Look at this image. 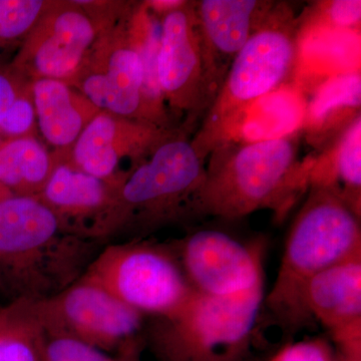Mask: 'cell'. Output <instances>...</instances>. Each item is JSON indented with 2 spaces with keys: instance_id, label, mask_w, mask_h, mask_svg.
Segmentation results:
<instances>
[{
  "instance_id": "1",
  "label": "cell",
  "mask_w": 361,
  "mask_h": 361,
  "mask_svg": "<svg viewBox=\"0 0 361 361\" xmlns=\"http://www.w3.org/2000/svg\"><path fill=\"white\" fill-rule=\"evenodd\" d=\"M190 218L236 220L260 210L283 219L310 187L315 157L299 158L296 134L270 141L224 142L209 154Z\"/></svg>"
},
{
  "instance_id": "2",
  "label": "cell",
  "mask_w": 361,
  "mask_h": 361,
  "mask_svg": "<svg viewBox=\"0 0 361 361\" xmlns=\"http://www.w3.org/2000/svg\"><path fill=\"white\" fill-rule=\"evenodd\" d=\"M101 249L68 231L37 197L0 198V292L9 302H37L65 290Z\"/></svg>"
},
{
  "instance_id": "3",
  "label": "cell",
  "mask_w": 361,
  "mask_h": 361,
  "mask_svg": "<svg viewBox=\"0 0 361 361\" xmlns=\"http://www.w3.org/2000/svg\"><path fill=\"white\" fill-rule=\"evenodd\" d=\"M307 193L287 235L276 279L264 299L275 322L289 332L312 322L303 303L304 288L311 278L361 256L360 216L325 188L310 186Z\"/></svg>"
},
{
  "instance_id": "4",
  "label": "cell",
  "mask_w": 361,
  "mask_h": 361,
  "mask_svg": "<svg viewBox=\"0 0 361 361\" xmlns=\"http://www.w3.org/2000/svg\"><path fill=\"white\" fill-rule=\"evenodd\" d=\"M146 157L114 186L94 236L99 243L115 235L148 233L188 219V207L206 167L192 140L186 132L175 130Z\"/></svg>"
},
{
  "instance_id": "5",
  "label": "cell",
  "mask_w": 361,
  "mask_h": 361,
  "mask_svg": "<svg viewBox=\"0 0 361 361\" xmlns=\"http://www.w3.org/2000/svg\"><path fill=\"white\" fill-rule=\"evenodd\" d=\"M299 32L300 18L288 4L275 2L233 61L203 126L192 140L202 159L219 146L242 111L266 94L295 82Z\"/></svg>"
},
{
  "instance_id": "6",
  "label": "cell",
  "mask_w": 361,
  "mask_h": 361,
  "mask_svg": "<svg viewBox=\"0 0 361 361\" xmlns=\"http://www.w3.org/2000/svg\"><path fill=\"white\" fill-rule=\"evenodd\" d=\"M264 289L217 297L194 292L179 310L152 318L144 336L157 361H250Z\"/></svg>"
},
{
  "instance_id": "7",
  "label": "cell",
  "mask_w": 361,
  "mask_h": 361,
  "mask_svg": "<svg viewBox=\"0 0 361 361\" xmlns=\"http://www.w3.org/2000/svg\"><path fill=\"white\" fill-rule=\"evenodd\" d=\"M82 278L145 317L174 314L195 292L168 243L134 240L104 247Z\"/></svg>"
},
{
  "instance_id": "8",
  "label": "cell",
  "mask_w": 361,
  "mask_h": 361,
  "mask_svg": "<svg viewBox=\"0 0 361 361\" xmlns=\"http://www.w3.org/2000/svg\"><path fill=\"white\" fill-rule=\"evenodd\" d=\"M114 26L103 11L85 1H51L21 42L11 66L26 80L71 84L99 39Z\"/></svg>"
},
{
  "instance_id": "9",
  "label": "cell",
  "mask_w": 361,
  "mask_h": 361,
  "mask_svg": "<svg viewBox=\"0 0 361 361\" xmlns=\"http://www.w3.org/2000/svg\"><path fill=\"white\" fill-rule=\"evenodd\" d=\"M25 303L45 334L73 337L104 353L141 336L146 318L82 277L51 298Z\"/></svg>"
},
{
  "instance_id": "10",
  "label": "cell",
  "mask_w": 361,
  "mask_h": 361,
  "mask_svg": "<svg viewBox=\"0 0 361 361\" xmlns=\"http://www.w3.org/2000/svg\"><path fill=\"white\" fill-rule=\"evenodd\" d=\"M192 289L229 297L264 289V244L241 242L215 229L196 230L168 243Z\"/></svg>"
},
{
  "instance_id": "11",
  "label": "cell",
  "mask_w": 361,
  "mask_h": 361,
  "mask_svg": "<svg viewBox=\"0 0 361 361\" xmlns=\"http://www.w3.org/2000/svg\"><path fill=\"white\" fill-rule=\"evenodd\" d=\"M70 85L99 110L149 123L142 61L130 35L129 21L104 33Z\"/></svg>"
},
{
  "instance_id": "12",
  "label": "cell",
  "mask_w": 361,
  "mask_h": 361,
  "mask_svg": "<svg viewBox=\"0 0 361 361\" xmlns=\"http://www.w3.org/2000/svg\"><path fill=\"white\" fill-rule=\"evenodd\" d=\"M159 84L164 102L176 114L195 120L210 109L194 1L161 16Z\"/></svg>"
},
{
  "instance_id": "13",
  "label": "cell",
  "mask_w": 361,
  "mask_h": 361,
  "mask_svg": "<svg viewBox=\"0 0 361 361\" xmlns=\"http://www.w3.org/2000/svg\"><path fill=\"white\" fill-rule=\"evenodd\" d=\"M274 4L260 0L194 1L210 106L233 61Z\"/></svg>"
},
{
  "instance_id": "14",
  "label": "cell",
  "mask_w": 361,
  "mask_h": 361,
  "mask_svg": "<svg viewBox=\"0 0 361 361\" xmlns=\"http://www.w3.org/2000/svg\"><path fill=\"white\" fill-rule=\"evenodd\" d=\"M175 130L99 111L70 149L73 167L115 186L121 161H140Z\"/></svg>"
},
{
  "instance_id": "15",
  "label": "cell",
  "mask_w": 361,
  "mask_h": 361,
  "mask_svg": "<svg viewBox=\"0 0 361 361\" xmlns=\"http://www.w3.org/2000/svg\"><path fill=\"white\" fill-rule=\"evenodd\" d=\"M303 303L311 322L322 323L343 355H360L361 256L318 273L306 284Z\"/></svg>"
},
{
  "instance_id": "16",
  "label": "cell",
  "mask_w": 361,
  "mask_h": 361,
  "mask_svg": "<svg viewBox=\"0 0 361 361\" xmlns=\"http://www.w3.org/2000/svg\"><path fill=\"white\" fill-rule=\"evenodd\" d=\"M56 160L37 198L54 211L68 231L96 241L94 235L110 206L114 186L85 174L65 159Z\"/></svg>"
},
{
  "instance_id": "17",
  "label": "cell",
  "mask_w": 361,
  "mask_h": 361,
  "mask_svg": "<svg viewBox=\"0 0 361 361\" xmlns=\"http://www.w3.org/2000/svg\"><path fill=\"white\" fill-rule=\"evenodd\" d=\"M30 92L40 135L63 153L70 151L87 123L101 111L63 80H32Z\"/></svg>"
},
{
  "instance_id": "18",
  "label": "cell",
  "mask_w": 361,
  "mask_h": 361,
  "mask_svg": "<svg viewBox=\"0 0 361 361\" xmlns=\"http://www.w3.org/2000/svg\"><path fill=\"white\" fill-rule=\"evenodd\" d=\"M306 103L295 82L283 85L242 111L221 144L270 141L296 134L302 128Z\"/></svg>"
},
{
  "instance_id": "19",
  "label": "cell",
  "mask_w": 361,
  "mask_h": 361,
  "mask_svg": "<svg viewBox=\"0 0 361 361\" xmlns=\"http://www.w3.org/2000/svg\"><path fill=\"white\" fill-rule=\"evenodd\" d=\"M360 71L339 73L320 82L306 103L303 130L317 146L360 116Z\"/></svg>"
},
{
  "instance_id": "20",
  "label": "cell",
  "mask_w": 361,
  "mask_h": 361,
  "mask_svg": "<svg viewBox=\"0 0 361 361\" xmlns=\"http://www.w3.org/2000/svg\"><path fill=\"white\" fill-rule=\"evenodd\" d=\"M360 30L300 27L295 84L310 75L320 82L331 75L360 71Z\"/></svg>"
},
{
  "instance_id": "21",
  "label": "cell",
  "mask_w": 361,
  "mask_h": 361,
  "mask_svg": "<svg viewBox=\"0 0 361 361\" xmlns=\"http://www.w3.org/2000/svg\"><path fill=\"white\" fill-rule=\"evenodd\" d=\"M310 186L334 192L357 215L361 209V118L358 116L322 156L315 157Z\"/></svg>"
},
{
  "instance_id": "22",
  "label": "cell",
  "mask_w": 361,
  "mask_h": 361,
  "mask_svg": "<svg viewBox=\"0 0 361 361\" xmlns=\"http://www.w3.org/2000/svg\"><path fill=\"white\" fill-rule=\"evenodd\" d=\"M56 163L35 135L4 140L0 142V188L7 196L37 197Z\"/></svg>"
},
{
  "instance_id": "23",
  "label": "cell",
  "mask_w": 361,
  "mask_h": 361,
  "mask_svg": "<svg viewBox=\"0 0 361 361\" xmlns=\"http://www.w3.org/2000/svg\"><path fill=\"white\" fill-rule=\"evenodd\" d=\"M44 332L25 302L0 307V361H44Z\"/></svg>"
},
{
  "instance_id": "24",
  "label": "cell",
  "mask_w": 361,
  "mask_h": 361,
  "mask_svg": "<svg viewBox=\"0 0 361 361\" xmlns=\"http://www.w3.org/2000/svg\"><path fill=\"white\" fill-rule=\"evenodd\" d=\"M51 1L0 0V54L23 42Z\"/></svg>"
},
{
  "instance_id": "25",
  "label": "cell",
  "mask_w": 361,
  "mask_h": 361,
  "mask_svg": "<svg viewBox=\"0 0 361 361\" xmlns=\"http://www.w3.org/2000/svg\"><path fill=\"white\" fill-rule=\"evenodd\" d=\"M300 18L301 28L360 30V0L317 2Z\"/></svg>"
},
{
  "instance_id": "26",
  "label": "cell",
  "mask_w": 361,
  "mask_h": 361,
  "mask_svg": "<svg viewBox=\"0 0 361 361\" xmlns=\"http://www.w3.org/2000/svg\"><path fill=\"white\" fill-rule=\"evenodd\" d=\"M110 358L104 351L73 337L44 332V361H108Z\"/></svg>"
},
{
  "instance_id": "27",
  "label": "cell",
  "mask_w": 361,
  "mask_h": 361,
  "mask_svg": "<svg viewBox=\"0 0 361 361\" xmlns=\"http://www.w3.org/2000/svg\"><path fill=\"white\" fill-rule=\"evenodd\" d=\"M35 123L37 118L30 82L0 123V135L4 140L32 135Z\"/></svg>"
},
{
  "instance_id": "28",
  "label": "cell",
  "mask_w": 361,
  "mask_h": 361,
  "mask_svg": "<svg viewBox=\"0 0 361 361\" xmlns=\"http://www.w3.org/2000/svg\"><path fill=\"white\" fill-rule=\"evenodd\" d=\"M269 361H341L326 341L312 339L285 346Z\"/></svg>"
},
{
  "instance_id": "29",
  "label": "cell",
  "mask_w": 361,
  "mask_h": 361,
  "mask_svg": "<svg viewBox=\"0 0 361 361\" xmlns=\"http://www.w3.org/2000/svg\"><path fill=\"white\" fill-rule=\"evenodd\" d=\"M30 82L11 65L0 68V123Z\"/></svg>"
},
{
  "instance_id": "30",
  "label": "cell",
  "mask_w": 361,
  "mask_h": 361,
  "mask_svg": "<svg viewBox=\"0 0 361 361\" xmlns=\"http://www.w3.org/2000/svg\"><path fill=\"white\" fill-rule=\"evenodd\" d=\"M146 348L144 336L135 337L123 344L108 361H141L142 353Z\"/></svg>"
},
{
  "instance_id": "31",
  "label": "cell",
  "mask_w": 361,
  "mask_h": 361,
  "mask_svg": "<svg viewBox=\"0 0 361 361\" xmlns=\"http://www.w3.org/2000/svg\"><path fill=\"white\" fill-rule=\"evenodd\" d=\"M184 0H151V1L145 2V6L148 7L149 11L155 14H164L180 8L186 4Z\"/></svg>"
}]
</instances>
